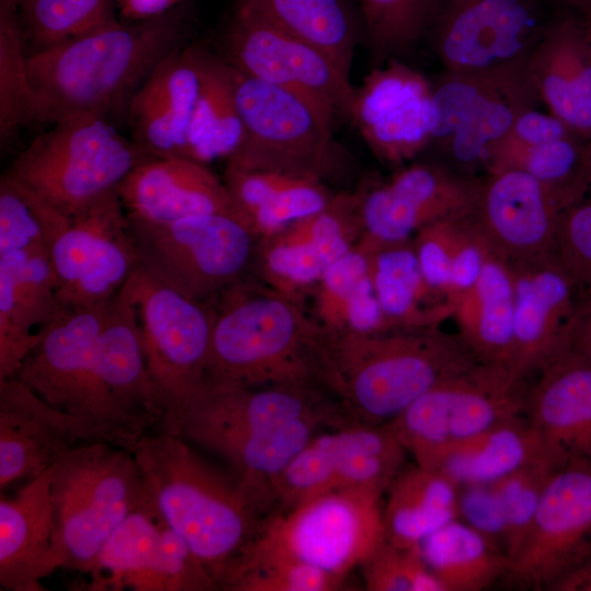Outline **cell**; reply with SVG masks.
<instances>
[{
  "instance_id": "obj_30",
  "label": "cell",
  "mask_w": 591,
  "mask_h": 591,
  "mask_svg": "<svg viewBox=\"0 0 591 591\" xmlns=\"http://www.w3.org/2000/svg\"><path fill=\"white\" fill-rule=\"evenodd\" d=\"M373 290L391 328L437 327L454 314L425 278L412 239L382 243L361 235Z\"/></svg>"
},
{
  "instance_id": "obj_13",
  "label": "cell",
  "mask_w": 591,
  "mask_h": 591,
  "mask_svg": "<svg viewBox=\"0 0 591 591\" xmlns=\"http://www.w3.org/2000/svg\"><path fill=\"white\" fill-rule=\"evenodd\" d=\"M123 289L135 308L163 415L207 378L213 308L179 293L140 265Z\"/></svg>"
},
{
  "instance_id": "obj_47",
  "label": "cell",
  "mask_w": 591,
  "mask_h": 591,
  "mask_svg": "<svg viewBox=\"0 0 591 591\" xmlns=\"http://www.w3.org/2000/svg\"><path fill=\"white\" fill-rule=\"evenodd\" d=\"M345 581L254 541L228 577L222 590L334 591L340 590Z\"/></svg>"
},
{
  "instance_id": "obj_23",
  "label": "cell",
  "mask_w": 591,
  "mask_h": 591,
  "mask_svg": "<svg viewBox=\"0 0 591 591\" xmlns=\"http://www.w3.org/2000/svg\"><path fill=\"white\" fill-rule=\"evenodd\" d=\"M508 265L514 285L510 373L522 382L566 346L581 290L552 254Z\"/></svg>"
},
{
  "instance_id": "obj_38",
  "label": "cell",
  "mask_w": 591,
  "mask_h": 591,
  "mask_svg": "<svg viewBox=\"0 0 591 591\" xmlns=\"http://www.w3.org/2000/svg\"><path fill=\"white\" fill-rule=\"evenodd\" d=\"M234 3L316 47L350 77L358 31L349 0H234Z\"/></svg>"
},
{
  "instance_id": "obj_26",
  "label": "cell",
  "mask_w": 591,
  "mask_h": 591,
  "mask_svg": "<svg viewBox=\"0 0 591 591\" xmlns=\"http://www.w3.org/2000/svg\"><path fill=\"white\" fill-rule=\"evenodd\" d=\"M116 192L127 217L140 222L164 223L215 212L244 219L224 181L205 163L188 158L144 161L126 175Z\"/></svg>"
},
{
  "instance_id": "obj_27",
  "label": "cell",
  "mask_w": 591,
  "mask_h": 591,
  "mask_svg": "<svg viewBox=\"0 0 591 591\" xmlns=\"http://www.w3.org/2000/svg\"><path fill=\"white\" fill-rule=\"evenodd\" d=\"M62 309L49 248L0 255V380L16 374Z\"/></svg>"
},
{
  "instance_id": "obj_9",
  "label": "cell",
  "mask_w": 591,
  "mask_h": 591,
  "mask_svg": "<svg viewBox=\"0 0 591 591\" xmlns=\"http://www.w3.org/2000/svg\"><path fill=\"white\" fill-rule=\"evenodd\" d=\"M108 304L62 309L14 376L106 442L132 451L135 442L123 429L101 376L97 336Z\"/></svg>"
},
{
  "instance_id": "obj_10",
  "label": "cell",
  "mask_w": 591,
  "mask_h": 591,
  "mask_svg": "<svg viewBox=\"0 0 591 591\" xmlns=\"http://www.w3.org/2000/svg\"><path fill=\"white\" fill-rule=\"evenodd\" d=\"M139 265L187 298L208 302L244 276L258 237L233 213L164 223L129 219Z\"/></svg>"
},
{
  "instance_id": "obj_40",
  "label": "cell",
  "mask_w": 591,
  "mask_h": 591,
  "mask_svg": "<svg viewBox=\"0 0 591 591\" xmlns=\"http://www.w3.org/2000/svg\"><path fill=\"white\" fill-rule=\"evenodd\" d=\"M243 138L235 97L234 68L206 51L198 97L188 130V158L207 163L229 158Z\"/></svg>"
},
{
  "instance_id": "obj_60",
  "label": "cell",
  "mask_w": 591,
  "mask_h": 591,
  "mask_svg": "<svg viewBox=\"0 0 591 591\" xmlns=\"http://www.w3.org/2000/svg\"><path fill=\"white\" fill-rule=\"evenodd\" d=\"M584 293H591V290H589V291H587V292H584ZM584 293H582V294H584Z\"/></svg>"
},
{
  "instance_id": "obj_4",
  "label": "cell",
  "mask_w": 591,
  "mask_h": 591,
  "mask_svg": "<svg viewBox=\"0 0 591 591\" xmlns=\"http://www.w3.org/2000/svg\"><path fill=\"white\" fill-rule=\"evenodd\" d=\"M218 298L207 379L243 386L316 384L320 325L302 304L244 276Z\"/></svg>"
},
{
  "instance_id": "obj_16",
  "label": "cell",
  "mask_w": 591,
  "mask_h": 591,
  "mask_svg": "<svg viewBox=\"0 0 591 591\" xmlns=\"http://www.w3.org/2000/svg\"><path fill=\"white\" fill-rule=\"evenodd\" d=\"M535 0H437L428 30L447 72L524 61L547 25Z\"/></svg>"
},
{
  "instance_id": "obj_59",
  "label": "cell",
  "mask_w": 591,
  "mask_h": 591,
  "mask_svg": "<svg viewBox=\"0 0 591 591\" xmlns=\"http://www.w3.org/2000/svg\"><path fill=\"white\" fill-rule=\"evenodd\" d=\"M18 8L27 2L28 0H11Z\"/></svg>"
},
{
  "instance_id": "obj_8",
  "label": "cell",
  "mask_w": 591,
  "mask_h": 591,
  "mask_svg": "<svg viewBox=\"0 0 591 591\" xmlns=\"http://www.w3.org/2000/svg\"><path fill=\"white\" fill-rule=\"evenodd\" d=\"M310 420L329 429L351 425L318 385L243 386L207 379L167 408L157 429L205 445L227 438H262Z\"/></svg>"
},
{
  "instance_id": "obj_1",
  "label": "cell",
  "mask_w": 591,
  "mask_h": 591,
  "mask_svg": "<svg viewBox=\"0 0 591 591\" xmlns=\"http://www.w3.org/2000/svg\"><path fill=\"white\" fill-rule=\"evenodd\" d=\"M478 363L459 334L439 326L371 333L320 326L314 381L351 424L379 426Z\"/></svg>"
},
{
  "instance_id": "obj_56",
  "label": "cell",
  "mask_w": 591,
  "mask_h": 591,
  "mask_svg": "<svg viewBox=\"0 0 591 591\" xmlns=\"http://www.w3.org/2000/svg\"><path fill=\"white\" fill-rule=\"evenodd\" d=\"M552 590L591 591V555L563 577Z\"/></svg>"
},
{
  "instance_id": "obj_41",
  "label": "cell",
  "mask_w": 591,
  "mask_h": 591,
  "mask_svg": "<svg viewBox=\"0 0 591 591\" xmlns=\"http://www.w3.org/2000/svg\"><path fill=\"white\" fill-rule=\"evenodd\" d=\"M488 172L517 169L536 178L566 211L591 188V141L569 131L534 146L491 157Z\"/></svg>"
},
{
  "instance_id": "obj_19",
  "label": "cell",
  "mask_w": 591,
  "mask_h": 591,
  "mask_svg": "<svg viewBox=\"0 0 591 591\" xmlns=\"http://www.w3.org/2000/svg\"><path fill=\"white\" fill-rule=\"evenodd\" d=\"M351 120L376 158L403 164L433 139L432 84L419 71L390 58L356 90Z\"/></svg>"
},
{
  "instance_id": "obj_17",
  "label": "cell",
  "mask_w": 591,
  "mask_h": 591,
  "mask_svg": "<svg viewBox=\"0 0 591 591\" xmlns=\"http://www.w3.org/2000/svg\"><path fill=\"white\" fill-rule=\"evenodd\" d=\"M591 555V462L549 478L530 529L506 576L524 588L552 589Z\"/></svg>"
},
{
  "instance_id": "obj_37",
  "label": "cell",
  "mask_w": 591,
  "mask_h": 591,
  "mask_svg": "<svg viewBox=\"0 0 591 591\" xmlns=\"http://www.w3.org/2000/svg\"><path fill=\"white\" fill-rule=\"evenodd\" d=\"M310 297L312 317L324 329L361 333L394 329L375 297L367 253L359 240L327 268Z\"/></svg>"
},
{
  "instance_id": "obj_48",
  "label": "cell",
  "mask_w": 591,
  "mask_h": 591,
  "mask_svg": "<svg viewBox=\"0 0 591 591\" xmlns=\"http://www.w3.org/2000/svg\"><path fill=\"white\" fill-rule=\"evenodd\" d=\"M371 46L382 56L410 48L427 32L437 0H357Z\"/></svg>"
},
{
  "instance_id": "obj_7",
  "label": "cell",
  "mask_w": 591,
  "mask_h": 591,
  "mask_svg": "<svg viewBox=\"0 0 591 591\" xmlns=\"http://www.w3.org/2000/svg\"><path fill=\"white\" fill-rule=\"evenodd\" d=\"M233 68L243 138L227 166L328 176L337 161L336 119L306 97Z\"/></svg>"
},
{
  "instance_id": "obj_3",
  "label": "cell",
  "mask_w": 591,
  "mask_h": 591,
  "mask_svg": "<svg viewBox=\"0 0 591 591\" xmlns=\"http://www.w3.org/2000/svg\"><path fill=\"white\" fill-rule=\"evenodd\" d=\"M177 9L158 18L118 20L27 55L37 120L106 117L126 105L160 60L182 44Z\"/></svg>"
},
{
  "instance_id": "obj_44",
  "label": "cell",
  "mask_w": 591,
  "mask_h": 591,
  "mask_svg": "<svg viewBox=\"0 0 591 591\" xmlns=\"http://www.w3.org/2000/svg\"><path fill=\"white\" fill-rule=\"evenodd\" d=\"M37 120L27 73V51L18 7L0 0V144L7 148L21 128Z\"/></svg>"
},
{
  "instance_id": "obj_5",
  "label": "cell",
  "mask_w": 591,
  "mask_h": 591,
  "mask_svg": "<svg viewBox=\"0 0 591 591\" xmlns=\"http://www.w3.org/2000/svg\"><path fill=\"white\" fill-rule=\"evenodd\" d=\"M51 497L56 568L86 573L123 521L149 508L132 452L105 441L83 444L55 464Z\"/></svg>"
},
{
  "instance_id": "obj_24",
  "label": "cell",
  "mask_w": 591,
  "mask_h": 591,
  "mask_svg": "<svg viewBox=\"0 0 591 591\" xmlns=\"http://www.w3.org/2000/svg\"><path fill=\"white\" fill-rule=\"evenodd\" d=\"M205 54L198 46L181 44L130 97L126 108L131 140L150 155L188 158V130Z\"/></svg>"
},
{
  "instance_id": "obj_25",
  "label": "cell",
  "mask_w": 591,
  "mask_h": 591,
  "mask_svg": "<svg viewBox=\"0 0 591 591\" xmlns=\"http://www.w3.org/2000/svg\"><path fill=\"white\" fill-rule=\"evenodd\" d=\"M529 421L559 467L591 462V358L566 345L537 371Z\"/></svg>"
},
{
  "instance_id": "obj_20",
  "label": "cell",
  "mask_w": 591,
  "mask_h": 591,
  "mask_svg": "<svg viewBox=\"0 0 591 591\" xmlns=\"http://www.w3.org/2000/svg\"><path fill=\"white\" fill-rule=\"evenodd\" d=\"M565 210L529 173L488 172L466 215L489 250L508 264L553 252Z\"/></svg>"
},
{
  "instance_id": "obj_15",
  "label": "cell",
  "mask_w": 591,
  "mask_h": 591,
  "mask_svg": "<svg viewBox=\"0 0 591 591\" xmlns=\"http://www.w3.org/2000/svg\"><path fill=\"white\" fill-rule=\"evenodd\" d=\"M227 60L241 72L296 92L335 119H351L356 90L316 47L234 5L224 36Z\"/></svg>"
},
{
  "instance_id": "obj_57",
  "label": "cell",
  "mask_w": 591,
  "mask_h": 591,
  "mask_svg": "<svg viewBox=\"0 0 591 591\" xmlns=\"http://www.w3.org/2000/svg\"><path fill=\"white\" fill-rule=\"evenodd\" d=\"M579 13V19L581 21L584 36L591 48V3Z\"/></svg>"
},
{
  "instance_id": "obj_55",
  "label": "cell",
  "mask_w": 591,
  "mask_h": 591,
  "mask_svg": "<svg viewBox=\"0 0 591 591\" xmlns=\"http://www.w3.org/2000/svg\"><path fill=\"white\" fill-rule=\"evenodd\" d=\"M182 0H115L124 22L143 21L161 16L176 9Z\"/></svg>"
},
{
  "instance_id": "obj_36",
  "label": "cell",
  "mask_w": 591,
  "mask_h": 591,
  "mask_svg": "<svg viewBox=\"0 0 591 591\" xmlns=\"http://www.w3.org/2000/svg\"><path fill=\"white\" fill-rule=\"evenodd\" d=\"M542 456L548 455L536 430L529 420L515 417L457 444L429 468L459 487L493 484Z\"/></svg>"
},
{
  "instance_id": "obj_32",
  "label": "cell",
  "mask_w": 591,
  "mask_h": 591,
  "mask_svg": "<svg viewBox=\"0 0 591 591\" xmlns=\"http://www.w3.org/2000/svg\"><path fill=\"white\" fill-rule=\"evenodd\" d=\"M223 181L258 239L323 209L334 196L320 178L282 172L227 166Z\"/></svg>"
},
{
  "instance_id": "obj_43",
  "label": "cell",
  "mask_w": 591,
  "mask_h": 591,
  "mask_svg": "<svg viewBox=\"0 0 591 591\" xmlns=\"http://www.w3.org/2000/svg\"><path fill=\"white\" fill-rule=\"evenodd\" d=\"M537 101L525 62L505 84L482 99L448 139L445 146L454 161L467 167L485 165L518 117Z\"/></svg>"
},
{
  "instance_id": "obj_46",
  "label": "cell",
  "mask_w": 591,
  "mask_h": 591,
  "mask_svg": "<svg viewBox=\"0 0 591 591\" xmlns=\"http://www.w3.org/2000/svg\"><path fill=\"white\" fill-rule=\"evenodd\" d=\"M68 217L8 172L0 178V255L50 247Z\"/></svg>"
},
{
  "instance_id": "obj_33",
  "label": "cell",
  "mask_w": 591,
  "mask_h": 591,
  "mask_svg": "<svg viewBox=\"0 0 591 591\" xmlns=\"http://www.w3.org/2000/svg\"><path fill=\"white\" fill-rule=\"evenodd\" d=\"M90 575L94 590L169 591L162 522L150 508L132 512L111 534Z\"/></svg>"
},
{
  "instance_id": "obj_11",
  "label": "cell",
  "mask_w": 591,
  "mask_h": 591,
  "mask_svg": "<svg viewBox=\"0 0 591 591\" xmlns=\"http://www.w3.org/2000/svg\"><path fill=\"white\" fill-rule=\"evenodd\" d=\"M520 385L506 369L478 363L433 386L385 425L416 464L432 467L457 444L520 417Z\"/></svg>"
},
{
  "instance_id": "obj_53",
  "label": "cell",
  "mask_w": 591,
  "mask_h": 591,
  "mask_svg": "<svg viewBox=\"0 0 591 591\" xmlns=\"http://www.w3.org/2000/svg\"><path fill=\"white\" fill-rule=\"evenodd\" d=\"M459 519L482 533L506 553L505 521L493 484L460 487Z\"/></svg>"
},
{
  "instance_id": "obj_31",
  "label": "cell",
  "mask_w": 591,
  "mask_h": 591,
  "mask_svg": "<svg viewBox=\"0 0 591 591\" xmlns=\"http://www.w3.org/2000/svg\"><path fill=\"white\" fill-rule=\"evenodd\" d=\"M453 316L459 325L457 334L475 358L483 364L503 368L510 373L514 285L510 266L505 260L490 252L477 282L457 304Z\"/></svg>"
},
{
  "instance_id": "obj_21",
  "label": "cell",
  "mask_w": 591,
  "mask_h": 591,
  "mask_svg": "<svg viewBox=\"0 0 591 591\" xmlns=\"http://www.w3.org/2000/svg\"><path fill=\"white\" fill-rule=\"evenodd\" d=\"M477 186L438 165L403 167L389 181L359 189L362 236L382 243L410 240L426 225L467 211Z\"/></svg>"
},
{
  "instance_id": "obj_6",
  "label": "cell",
  "mask_w": 591,
  "mask_h": 591,
  "mask_svg": "<svg viewBox=\"0 0 591 591\" xmlns=\"http://www.w3.org/2000/svg\"><path fill=\"white\" fill-rule=\"evenodd\" d=\"M150 155L104 116L80 115L53 124L7 171L67 217L116 189Z\"/></svg>"
},
{
  "instance_id": "obj_18",
  "label": "cell",
  "mask_w": 591,
  "mask_h": 591,
  "mask_svg": "<svg viewBox=\"0 0 591 591\" xmlns=\"http://www.w3.org/2000/svg\"><path fill=\"white\" fill-rule=\"evenodd\" d=\"M360 194L338 193L321 210L257 240L259 280L303 305L304 298L361 237Z\"/></svg>"
},
{
  "instance_id": "obj_2",
  "label": "cell",
  "mask_w": 591,
  "mask_h": 591,
  "mask_svg": "<svg viewBox=\"0 0 591 591\" xmlns=\"http://www.w3.org/2000/svg\"><path fill=\"white\" fill-rule=\"evenodd\" d=\"M131 452L149 508L187 543L222 590L266 512L237 478L230 480L176 434L151 430Z\"/></svg>"
},
{
  "instance_id": "obj_39",
  "label": "cell",
  "mask_w": 591,
  "mask_h": 591,
  "mask_svg": "<svg viewBox=\"0 0 591 591\" xmlns=\"http://www.w3.org/2000/svg\"><path fill=\"white\" fill-rule=\"evenodd\" d=\"M443 591H480L506 577L511 559L482 533L453 520L418 544Z\"/></svg>"
},
{
  "instance_id": "obj_45",
  "label": "cell",
  "mask_w": 591,
  "mask_h": 591,
  "mask_svg": "<svg viewBox=\"0 0 591 591\" xmlns=\"http://www.w3.org/2000/svg\"><path fill=\"white\" fill-rule=\"evenodd\" d=\"M115 10V0H28L18 8L30 54L116 21Z\"/></svg>"
},
{
  "instance_id": "obj_49",
  "label": "cell",
  "mask_w": 591,
  "mask_h": 591,
  "mask_svg": "<svg viewBox=\"0 0 591 591\" xmlns=\"http://www.w3.org/2000/svg\"><path fill=\"white\" fill-rule=\"evenodd\" d=\"M526 60L482 71L447 72L437 85H432V141L445 143L467 113L482 99L505 84Z\"/></svg>"
},
{
  "instance_id": "obj_54",
  "label": "cell",
  "mask_w": 591,
  "mask_h": 591,
  "mask_svg": "<svg viewBox=\"0 0 591 591\" xmlns=\"http://www.w3.org/2000/svg\"><path fill=\"white\" fill-rule=\"evenodd\" d=\"M566 345L591 358V293L580 297Z\"/></svg>"
},
{
  "instance_id": "obj_58",
  "label": "cell",
  "mask_w": 591,
  "mask_h": 591,
  "mask_svg": "<svg viewBox=\"0 0 591 591\" xmlns=\"http://www.w3.org/2000/svg\"><path fill=\"white\" fill-rule=\"evenodd\" d=\"M564 5L575 11L581 12L586 7L591 3V0H558Z\"/></svg>"
},
{
  "instance_id": "obj_51",
  "label": "cell",
  "mask_w": 591,
  "mask_h": 591,
  "mask_svg": "<svg viewBox=\"0 0 591 591\" xmlns=\"http://www.w3.org/2000/svg\"><path fill=\"white\" fill-rule=\"evenodd\" d=\"M359 568L369 591H443L418 545L399 548L384 541Z\"/></svg>"
},
{
  "instance_id": "obj_35",
  "label": "cell",
  "mask_w": 591,
  "mask_h": 591,
  "mask_svg": "<svg viewBox=\"0 0 591 591\" xmlns=\"http://www.w3.org/2000/svg\"><path fill=\"white\" fill-rule=\"evenodd\" d=\"M412 242L425 278L455 311L474 288L491 251L466 211L426 225Z\"/></svg>"
},
{
  "instance_id": "obj_12",
  "label": "cell",
  "mask_w": 591,
  "mask_h": 591,
  "mask_svg": "<svg viewBox=\"0 0 591 591\" xmlns=\"http://www.w3.org/2000/svg\"><path fill=\"white\" fill-rule=\"evenodd\" d=\"M383 498L373 489L323 494L270 514L255 542L346 580L385 541Z\"/></svg>"
},
{
  "instance_id": "obj_14",
  "label": "cell",
  "mask_w": 591,
  "mask_h": 591,
  "mask_svg": "<svg viewBox=\"0 0 591 591\" xmlns=\"http://www.w3.org/2000/svg\"><path fill=\"white\" fill-rule=\"evenodd\" d=\"M49 254L63 309L111 301L139 266L129 220L116 189L68 217Z\"/></svg>"
},
{
  "instance_id": "obj_22",
  "label": "cell",
  "mask_w": 591,
  "mask_h": 591,
  "mask_svg": "<svg viewBox=\"0 0 591 591\" xmlns=\"http://www.w3.org/2000/svg\"><path fill=\"white\" fill-rule=\"evenodd\" d=\"M105 441L11 376L0 380V487L34 478L83 444ZM106 442V441H105Z\"/></svg>"
},
{
  "instance_id": "obj_29",
  "label": "cell",
  "mask_w": 591,
  "mask_h": 591,
  "mask_svg": "<svg viewBox=\"0 0 591 591\" xmlns=\"http://www.w3.org/2000/svg\"><path fill=\"white\" fill-rule=\"evenodd\" d=\"M54 467L31 478L15 496L1 495L0 586L7 590H46L40 580L57 569L53 556Z\"/></svg>"
},
{
  "instance_id": "obj_52",
  "label": "cell",
  "mask_w": 591,
  "mask_h": 591,
  "mask_svg": "<svg viewBox=\"0 0 591 591\" xmlns=\"http://www.w3.org/2000/svg\"><path fill=\"white\" fill-rule=\"evenodd\" d=\"M552 255L573 278L581 294L591 290V188L563 213Z\"/></svg>"
},
{
  "instance_id": "obj_50",
  "label": "cell",
  "mask_w": 591,
  "mask_h": 591,
  "mask_svg": "<svg viewBox=\"0 0 591 591\" xmlns=\"http://www.w3.org/2000/svg\"><path fill=\"white\" fill-rule=\"evenodd\" d=\"M559 467L548 456L538 457L493 483L506 529V553L517 554L536 513L544 489Z\"/></svg>"
},
{
  "instance_id": "obj_28",
  "label": "cell",
  "mask_w": 591,
  "mask_h": 591,
  "mask_svg": "<svg viewBox=\"0 0 591 591\" xmlns=\"http://www.w3.org/2000/svg\"><path fill=\"white\" fill-rule=\"evenodd\" d=\"M526 70L548 113L591 141V48L579 16L565 15L547 25Z\"/></svg>"
},
{
  "instance_id": "obj_34",
  "label": "cell",
  "mask_w": 591,
  "mask_h": 591,
  "mask_svg": "<svg viewBox=\"0 0 591 591\" xmlns=\"http://www.w3.org/2000/svg\"><path fill=\"white\" fill-rule=\"evenodd\" d=\"M460 487L434 468L416 464L402 470L383 500L384 538L407 548L459 519Z\"/></svg>"
},
{
  "instance_id": "obj_42",
  "label": "cell",
  "mask_w": 591,
  "mask_h": 591,
  "mask_svg": "<svg viewBox=\"0 0 591 591\" xmlns=\"http://www.w3.org/2000/svg\"><path fill=\"white\" fill-rule=\"evenodd\" d=\"M335 490L386 491L407 451L386 425H349L328 431Z\"/></svg>"
}]
</instances>
